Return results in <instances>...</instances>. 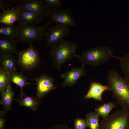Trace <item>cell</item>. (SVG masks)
<instances>
[{
    "mask_svg": "<svg viewBox=\"0 0 129 129\" xmlns=\"http://www.w3.org/2000/svg\"><path fill=\"white\" fill-rule=\"evenodd\" d=\"M107 72L108 85L113 97L117 100L122 108L129 109V81L115 70Z\"/></svg>",
    "mask_w": 129,
    "mask_h": 129,
    "instance_id": "6da1fadb",
    "label": "cell"
},
{
    "mask_svg": "<svg viewBox=\"0 0 129 129\" xmlns=\"http://www.w3.org/2000/svg\"><path fill=\"white\" fill-rule=\"evenodd\" d=\"M78 45L72 41L63 39L51 47L49 55L53 66L59 70L63 64L76 57Z\"/></svg>",
    "mask_w": 129,
    "mask_h": 129,
    "instance_id": "7a4b0ae2",
    "label": "cell"
},
{
    "mask_svg": "<svg viewBox=\"0 0 129 129\" xmlns=\"http://www.w3.org/2000/svg\"><path fill=\"white\" fill-rule=\"evenodd\" d=\"M113 51L110 47L100 45L87 49L76 57L85 67L86 65L97 66L103 64L113 58Z\"/></svg>",
    "mask_w": 129,
    "mask_h": 129,
    "instance_id": "3957f363",
    "label": "cell"
},
{
    "mask_svg": "<svg viewBox=\"0 0 129 129\" xmlns=\"http://www.w3.org/2000/svg\"><path fill=\"white\" fill-rule=\"evenodd\" d=\"M52 22L50 20L38 27L25 25L19 23L16 25L18 32L16 39L18 42L29 44L42 40L45 38L48 29Z\"/></svg>",
    "mask_w": 129,
    "mask_h": 129,
    "instance_id": "277c9868",
    "label": "cell"
},
{
    "mask_svg": "<svg viewBox=\"0 0 129 129\" xmlns=\"http://www.w3.org/2000/svg\"><path fill=\"white\" fill-rule=\"evenodd\" d=\"M99 129H129V109L122 108L103 118Z\"/></svg>",
    "mask_w": 129,
    "mask_h": 129,
    "instance_id": "5b68a950",
    "label": "cell"
},
{
    "mask_svg": "<svg viewBox=\"0 0 129 129\" xmlns=\"http://www.w3.org/2000/svg\"><path fill=\"white\" fill-rule=\"evenodd\" d=\"M27 49L21 51H17V63L23 71H27L36 69L40 63V57L38 50L33 45L29 44Z\"/></svg>",
    "mask_w": 129,
    "mask_h": 129,
    "instance_id": "8992f818",
    "label": "cell"
},
{
    "mask_svg": "<svg viewBox=\"0 0 129 129\" xmlns=\"http://www.w3.org/2000/svg\"><path fill=\"white\" fill-rule=\"evenodd\" d=\"M70 29L68 26L56 23V25L49 27L45 38L44 47H51L69 35Z\"/></svg>",
    "mask_w": 129,
    "mask_h": 129,
    "instance_id": "52a82bcc",
    "label": "cell"
},
{
    "mask_svg": "<svg viewBox=\"0 0 129 129\" xmlns=\"http://www.w3.org/2000/svg\"><path fill=\"white\" fill-rule=\"evenodd\" d=\"M16 6L21 10L31 12L43 17L47 16L48 13L45 4L42 0H15Z\"/></svg>",
    "mask_w": 129,
    "mask_h": 129,
    "instance_id": "ba28073f",
    "label": "cell"
},
{
    "mask_svg": "<svg viewBox=\"0 0 129 129\" xmlns=\"http://www.w3.org/2000/svg\"><path fill=\"white\" fill-rule=\"evenodd\" d=\"M28 79L36 82L37 99L42 98L49 92L56 88L54 86L53 78L45 75L43 74L36 78Z\"/></svg>",
    "mask_w": 129,
    "mask_h": 129,
    "instance_id": "9c48e42d",
    "label": "cell"
},
{
    "mask_svg": "<svg viewBox=\"0 0 129 129\" xmlns=\"http://www.w3.org/2000/svg\"><path fill=\"white\" fill-rule=\"evenodd\" d=\"M48 17L53 22L73 27L76 23L72 16L70 9L68 8L59 9L48 14Z\"/></svg>",
    "mask_w": 129,
    "mask_h": 129,
    "instance_id": "30bf717a",
    "label": "cell"
},
{
    "mask_svg": "<svg viewBox=\"0 0 129 129\" xmlns=\"http://www.w3.org/2000/svg\"><path fill=\"white\" fill-rule=\"evenodd\" d=\"M86 74L84 67H73L62 74L61 76L64 80L62 85L64 86H71L75 84L81 77Z\"/></svg>",
    "mask_w": 129,
    "mask_h": 129,
    "instance_id": "8fae6325",
    "label": "cell"
},
{
    "mask_svg": "<svg viewBox=\"0 0 129 129\" xmlns=\"http://www.w3.org/2000/svg\"><path fill=\"white\" fill-rule=\"evenodd\" d=\"M20 16V10L17 6L7 8L0 14V22L2 24H13L19 21Z\"/></svg>",
    "mask_w": 129,
    "mask_h": 129,
    "instance_id": "7c38bea8",
    "label": "cell"
},
{
    "mask_svg": "<svg viewBox=\"0 0 129 129\" xmlns=\"http://www.w3.org/2000/svg\"><path fill=\"white\" fill-rule=\"evenodd\" d=\"M43 17L42 16L37 13L20 10L19 23L23 25L34 26L35 24L42 21Z\"/></svg>",
    "mask_w": 129,
    "mask_h": 129,
    "instance_id": "4fadbf2b",
    "label": "cell"
},
{
    "mask_svg": "<svg viewBox=\"0 0 129 129\" xmlns=\"http://www.w3.org/2000/svg\"><path fill=\"white\" fill-rule=\"evenodd\" d=\"M107 90H110V87L108 85L104 86L99 82H92L84 98L87 99L92 98L96 100L102 102V95L105 91Z\"/></svg>",
    "mask_w": 129,
    "mask_h": 129,
    "instance_id": "5bb4252c",
    "label": "cell"
},
{
    "mask_svg": "<svg viewBox=\"0 0 129 129\" xmlns=\"http://www.w3.org/2000/svg\"><path fill=\"white\" fill-rule=\"evenodd\" d=\"M16 38H0V55H11L16 53L17 43Z\"/></svg>",
    "mask_w": 129,
    "mask_h": 129,
    "instance_id": "9a60e30c",
    "label": "cell"
},
{
    "mask_svg": "<svg viewBox=\"0 0 129 129\" xmlns=\"http://www.w3.org/2000/svg\"><path fill=\"white\" fill-rule=\"evenodd\" d=\"M0 64V68L9 73L17 72V61L12 54L1 55Z\"/></svg>",
    "mask_w": 129,
    "mask_h": 129,
    "instance_id": "2e32d148",
    "label": "cell"
},
{
    "mask_svg": "<svg viewBox=\"0 0 129 129\" xmlns=\"http://www.w3.org/2000/svg\"><path fill=\"white\" fill-rule=\"evenodd\" d=\"M9 77L10 82L16 84L20 88L21 93L20 96L21 97H22L24 95L23 92V87L29 84L27 81L28 78L25 76L22 72L20 73L18 72L10 73Z\"/></svg>",
    "mask_w": 129,
    "mask_h": 129,
    "instance_id": "e0dca14e",
    "label": "cell"
},
{
    "mask_svg": "<svg viewBox=\"0 0 129 129\" xmlns=\"http://www.w3.org/2000/svg\"><path fill=\"white\" fill-rule=\"evenodd\" d=\"M18 30L16 26L12 25L2 24L0 26V38H16Z\"/></svg>",
    "mask_w": 129,
    "mask_h": 129,
    "instance_id": "ac0fdd59",
    "label": "cell"
},
{
    "mask_svg": "<svg viewBox=\"0 0 129 129\" xmlns=\"http://www.w3.org/2000/svg\"><path fill=\"white\" fill-rule=\"evenodd\" d=\"M14 96V93L11 85L2 94L1 103L6 110H8L11 105Z\"/></svg>",
    "mask_w": 129,
    "mask_h": 129,
    "instance_id": "d6986e66",
    "label": "cell"
},
{
    "mask_svg": "<svg viewBox=\"0 0 129 129\" xmlns=\"http://www.w3.org/2000/svg\"><path fill=\"white\" fill-rule=\"evenodd\" d=\"M117 107L114 103L110 102L96 108L95 111L98 115L102 116L103 118L109 115V113L113 108Z\"/></svg>",
    "mask_w": 129,
    "mask_h": 129,
    "instance_id": "ffe728a7",
    "label": "cell"
},
{
    "mask_svg": "<svg viewBox=\"0 0 129 129\" xmlns=\"http://www.w3.org/2000/svg\"><path fill=\"white\" fill-rule=\"evenodd\" d=\"M99 116L95 112L89 113L86 119L87 126L90 129H99Z\"/></svg>",
    "mask_w": 129,
    "mask_h": 129,
    "instance_id": "44dd1931",
    "label": "cell"
},
{
    "mask_svg": "<svg viewBox=\"0 0 129 129\" xmlns=\"http://www.w3.org/2000/svg\"><path fill=\"white\" fill-rule=\"evenodd\" d=\"M113 58L119 60L120 61V67L125 78L129 81V52L122 57L114 56Z\"/></svg>",
    "mask_w": 129,
    "mask_h": 129,
    "instance_id": "7402d4cb",
    "label": "cell"
},
{
    "mask_svg": "<svg viewBox=\"0 0 129 129\" xmlns=\"http://www.w3.org/2000/svg\"><path fill=\"white\" fill-rule=\"evenodd\" d=\"M21 97L22 99L20 100H16L21 106L29 108L33 111L36 109L39 103L37 101L30 97L25 96L24 98L22 97Z\"/></svg>",
    "mask_w": 129,
    "mask_h": 129,
    "instance_id": "603a6c76",
    "label": "cell"
},
{
    "mask_svg": "<svg viewBox=\"0 0 129 129\" xmlns=\"http://www.w3.org/2000/svg\"><path fill=\"white\" fill-rule=\"evenodd\" d=\"M9 73L0 68V92L2 94L11 85Z\"/></svg>",
    "mask_w": 129,
    "mask_h": 129,
    "instance_id": "cb8c5ba5",
    "label": "cell"
},
{
    "mask_svg": "<svg viewBox=\"0 0 129 129\" xmlns=\"http://www.w3.org/2000/svg\"><path fill=\"white\" fill-rule=\"evenodd\" d=\"M47 11L49 13L60 9L62 5L61 0H43ZM48 16V15H47Z\"/></svg>",
    "mask_w": 129,
    "mask_h": 129,
    "instance_id": "d4e9b609",
    "label": "cell"
},
{
    "mask_svg": "<svg viewBox=\"0 0 129 129\" xmlns=\"http://www.w3.org/2000/svg\"><path fill=\"white\" fill-rule=\"evenodd\" d=\"M75 129H86L87 126L86 119L77 118L74 121Z\"/></svg>",
    "mask_w": 129,
    "mask_h": 129,
    "instance_id": "484cf974",
    "label": "cell"
},
{
    "mask_svg": "<svg viewBox=\"0 0 129 129\" xmlns=\"http://www.w3.org/2000/svg\"><path fill=\"white\" fill-rule=\"evenodd\" d=\"M5 123V120L1 117L0 118V129H3Z\"/></svg>",
    "mask_w": 129,
    "mask_h": 129,
    "instance_id": "4316f807",
    "label": "cell"
}]
</instances>
